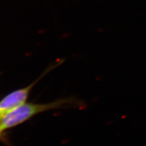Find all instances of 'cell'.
Segmentation results:
<instances>
[{"instance_id":"6da1fadb","label":"cell","mask_w":146,"mask_h":146,"mask_svg":"<svg viewBox=\"0 0 146 146\" xmlns=\"http://www.w3.org/2000/svg\"><path fill=\"white\" fill-rule=\"evenodd\" d=\"M71 102L68 99H60L47 104L25 103L1 117L0 121V133L4 130L22 124L40 113L61 108Z\"/></svg>"},{"instance_id":"7a4b0ae2","label":"cell","mask_w":146,"mask_h":146,"mask_svg":"<svg viewBox=\"0 0 146 146\" xmlns=\"http://www.w3.org/2000/svg\"><path fill=\"white\" fill-rule=\"evenodd\" d=\"M34 84L33 83L25 88L13 91L0 101V115L1 117L8 112L26 103Z\"/></svg>"},{"instance_id":"3957f363","label":"cell","mask_w":146,"mask_h":146,"mask_svg":"<svg viewBox=\"0 0 146 146\" xmlns=\"http://www.w3.org/2000/svg\"><path fill=\"white\" fill-rule=\"evenodd\" d=\"M1 115H0V121H1Z\"/></svg>"}]
</instances>
